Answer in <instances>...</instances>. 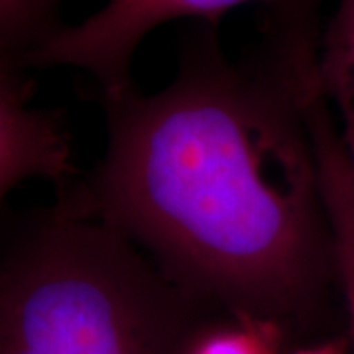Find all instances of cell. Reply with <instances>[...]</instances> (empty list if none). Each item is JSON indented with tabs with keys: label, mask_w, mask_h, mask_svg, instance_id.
<instances>
[{
	"label": "cell",
	"mask_w": 354,
	"mask_h": 354,
	"mask_svg": "<svg viewBox=\"0 0 354 354\" xmlns=\"http://www.w3.org/2000/svg\"><path fill=\"white\" fill-rule=\"evenodd\" d=\"M268 2L248 57L199 22L167 87L104 95V156L59 205L124 234L201 304L283 330L339 270L309 124L325 85L319 0Z\"/></svg>",
	"instance_id": "6da1fadb"
},
{
	"label": "cell",
	"mask_w": 354,
	"mask_h": 354,
	"mask_svg": "<svg viewBox=\"0 0 354 354\" xmlns=\"http://www.w3.org/2000/svg\"><path fill=\"white\" fill-rule=\"evenodd\" d=\"M201 307L124 234L59 203L0 254V354H181Z\"/></svg>",
	"instance_id": "7a4b0ae2"
},
{
	"label": "cell",
	"mask_w": 354,
	"mask_h": 354,
	"mask_svg": "<svg viewBox=\"0 0 354 354\" xmlns=\"http://www.w3.org/2000/svg\"><path fill=\"white\" fill-rule=\"evenodd\" d=\"M246 2L254 0H106L81 24L64 26L28 59V67H75L101 85L102 97L116 95L134 87V55L156 28L181 18L216 22Z\"/></svg>",
	"instance_id": "3957f363"
},
{
	"label": "cell",
	"mask_w": 354,
	"mask_h": 354,
	"mask_svg": "<svg viewBox=\"0 0 354 354\" xmlns=\"http://www.w3.org/2000/svg\"><path fill=\"white\" fill-rule=\"evenodd\" d=\"M71 144L57 114L30 104L22 69L0 64V203L28 179L62 183Z\"/></svg>",
	"instance_id": "277c9868"
},
{
	"label": "cell",
	"mask_w": 354,
	"mask_h": 354,
	"mask_svg": "<svg viewBox=\"0 0 354 354\" xmlns=\"http://www.w3.org/2000/svg\"><path fill=\"white\" fill-rule=\"evenodd\" d=\"M59 4L62 0H0V64L24 69L64 28Z\"/></svg>",
	"instance_id": "5b68a950"
},
{
	"label": "cell",
	"mask_w": 354,
	"mask_h": 354,
	"mask_svg": "<svg viewBox=\"0 0 354 354\" xmlns=\"http://www.w3.org/2000/svg\"><path fill=\"white\" fill-rule=\"evenodd\" d=\"M279 337L281 329L272 323L232 315V321L195 330L181 354H279Z\"/></svg>",
	"instance_id": "8992f818"
},
{
	"label": "cell",
	"mask_w": 354,
	"mask_h": 354,
	"mask_svg": "<svg viewBox=\"0 0 354 354\" xmlns=\"http://www.w3.org/2000/svg\"><path fill=\"white\" fill-rule=\"evenodd\" d=\"M323 77L337 81L344 97H354V0H339L329 62L323 65ZM341 169L354 203V127H346L341 140Z\"/></svg>",
	"instance_id": "52a82bcc"
},
{
	"label": "cell",
	"mask_w": 354,
	"mask_h": 354,
	"mask_svg": "<svg viewBox=\"0 0 354 354\" xmlns=\"http://www.w3.org/2000/svg\"><path fill=\"white\" fill-rule=\"evenodd\" d=\"M337 268L348 321V348L354 354V236H342L337 242Z\"/></svg>",
	"instance_id": "ba28073f"
},
{
	"label": "cell",
	"mask_w": 354,
	"mask_h": 354,
	"mask_svg": "<svg viewBox=\"0 0 354 354\" xmlns=\"http://www.w3.org/2000/svg\"><path fill=\"white\" fill-rule=\"evenodd\" d=\"M291 354H351V348L348 344L342 342H321V344L304 346Z\"/></svg>",
	"instance_id": "9c48e42d"
},
{
	"label": "cell",
	"mask_w": 354,
	"mask_h": 354,
	"mask_svg": "<svg viewBox=\"0 0 354 354\" xmlns=\"http://www.w3.org/2000/svg\"><path fill=\"white\" fill-rule=\"evenodd\" d=\"M330 183H335V185H339V187H342V189H344V185H342L341 183V179H339V177L337 176H325L323 177V195H325V187H327V185H330ZM344 193H346V189H344ZM346 195H348V193H346ZM348 199H351V197H348ZM353 203V201H351ZM354 207V205H353Z\"/></svg>",
	"instance_id": "30bf717a"
}]
</instances>
